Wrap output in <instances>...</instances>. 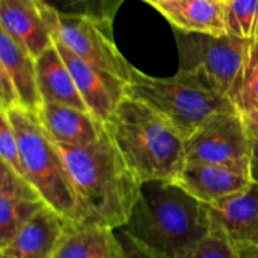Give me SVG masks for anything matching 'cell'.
<instances>
[{
    "instance_id": "1",
    "label": "cell",
    "mask_w": 258,
    "mask_h": 258,
    "mask_svg": "<svg viewBox=\"0 0 258 258\" xmlns=\"http://www.w3.org/2000/svg\"><path fill=\"white\" fill-rule=\"evenodd\" d=\"M57 147L77 198L80 222L122 228L142 183L125 163L107 130L94 144Z\"/></svg>"
},
{
    "instance_id": "2",
    "label": "cell",
    "mask_w": 258,
    "mask_h": 258,
    "mask_svg": "<svg viewBox=\"0 0 258 258\" xmlns=\"http://www.w3.org/2000/svg\"><path fill=\"white\" fill-rule=\"evenodd\" d=\"M209 207L175 181L150 180L141 190L127 224L132 240L165 258H177L210 233Z\"/></svg>"
},
{
    "instance_id": "3",
    "label": "cell",
    "mask_w": 258,
    "mask_h": 258,
    "mask_svg": "<svg viewBox=\"0 0 258 258\" xmlns=\"http://www.w3.org/2000/svg\"><path fill=\"white\" fill-rule=\"evenodd\" d=\"M104 125L141 183L178 178L187 162L186 139L150 106L125 97Z\"/></svg>"
},
{
    "instance_id": "4",
    "label": "cell",
    "mask_w": 258,
    "mask_h": 258,
    "mask_svg": "<svg viewBox=\"0 0 258 258\" xmlns=\"http://www.w3.org/2000/svg\"><path fill=\"white\" fill-rule=\"evenodd\" d=\"M127 97L139 100L169 121L184 139L215 115L237 110L198 74L180 68L172 77H153L132 67Z\"/></svg>"
},
{
    "instance_id": "5",
    "label": "cell",
    "mask_w": 258,
    "mask_h": 258,
    "mask_svg": "<svg viewBox=\"0 0 258 258\" xmlns=\"http://www.w3.org/2000/svg\"><path fill=\"white\" fill-rule=\"evenodd\" d=\"M5 112L18 138L24 178L39 192L48 207L68 221L80 222L77 198L63 157L41 125L36 113L21 106Z\"/></svg>"
},
{
    "instance_id": "6",
    "label": "cell",
    "mask_w": 258,
    "mask_h": 258,
    "mask_svg": "<svg viewBox=\"0 0 258 258\" xmlns=\"http://www.w3.org/2000/svg\"><path fill=\"white\" fill-rule=\"evenodd\" d=\"M177 41L180 68L198 74L216 92L233 101L245 80L257 42L231 35L213 36L194 32H183Z\"/></svg>"
},
{
    "instance_id": "7",
    "label": "cell",
    "mask_w": 258,
    "mask_h": 258,
    "mask_svg": "<svg viewBox=\"0 0 258 258\" xmlns=\"http://www.w3.org/2000/svg\"><path fill=\"white\" fill-rule=\"evenodd\" d=\"M186 160L230 165L249 172L251 138L237 110L212 116L186 138Z\"/></svg>"
},
{
    "instance_id": "8",
    "label": "cell",
    "mask_w": 258,
    "mask_h": 258,
    "mask_svg": "<svg viewBox=\"0 0 258 258\" xmlns=\"http://www.w3.org/2000/svg\"><path fill=\"white\" fill-rule=\"evenodd\" d=\"M53 39L60 41L70 51L86 63L128 82L132 65L112 39V21L86 15H60Z\"/></svg>"
},
{
    "instance_id": "9",
    "label": "cell",
    "mask_w": 258,
    "mask_h": 258,
    "mask_svg": "<svg viewBox=\"0 0 258 258\" xmlns=\"http://www.w3.org/2000/svg\"><path fill=\"white\" fill-rule=\"evenodd\" d=\"M57 18L39 0H0V29L35 59L54 44Z\"/></svg>"
},
{
    "instance_id": "10",
    "label": "cell",
    "mask_w": 258,
    "mask_h": 258,
    "mask_svg": "<svg viewBox=\"0 0 258 258\" xmlns=\"http://www.w3.org/2000/svg\"><path fill=\"white\" fill-rule=\"evenodd\" d=\"M54 45L65 60L89 113L100 122L107 124L127 97V82L86 63L60 41L54 39Z\"/></svg>"
},
{
    "instance_id": "11",
    "label": "cell",
    "mask_w": 258,
    "mask_h": 258,
    "mask_svg": "<svg viewBox=\"0 0 258 258\" xmlns=\"http://www.w3.org/2000/svg\"><path fill=\"white\" fill-rule=\"evenodd\" d=\"M207 207L212 222L210 228L224 234L239 255L258 252L257 184Z\"/></svg>"
},
{
    "instance_id": "12",
    "label": "cell",
    "mask_w": 258,
    "mask_h": 258,
    "mask_svg": "<svg viewBox=\"0 0 258 258\" xmlns=\"http://www.w3.org/2000/svg\"><path fill=\"white\" fill-rule=\"evenodd\" d=\"M175 183L207 206L245 192L254 184L251 174L243 169L230 165L195 162H186Z\"/></svg>"
},
{
    "instance_id": "13",
    "label": "cell",
    "mask_w": 258,
    "mask_h": 258,
    "mask_svg": "<svg viewBox=\"0 0 258 258\" xmlns=\"http://www.w3.org/2000/svg\"><path fill=\"white\" fill-rule=\"evenodd\" d=\"M47 207L39 192L9 166H0V248L38 212Z\"/></svg>"
},
{
    "instance_id": "14",
    "label": "cell",
    "mask_w": 258,
    "mask_h": 258,
    "mask_svg": "<svg viewBox=\"0 0 258 258\" xmlns=\"http://www.w3.org/2000/svg\"><path fill=\"white\" fill-rule=\"evenodd\" d=\"M68 222L51 207H44L0 248V258H53Z\"/></svg>"
},
{
    "instance_id": "15",
    "label": "cell",
    "mask_w": 258,
    "mask_h": 258,
    "mask_svg": "<svg viewBox=\"0 0 258 258\" xmlns=\"http://www.w3.org/2000/svg\"><path fill=\"white\" fill-rule=\"evenodd\" d=\"M36 116L47 135L57 145H89L98 141L106 132V125L89 112L63 104L42 103Z\"/></svg>"
},
{
    "instance_id": "16",
    "label": "cell",
    "mask_w": 258,
    "mask_h": 258,
    "mask_svg": "<svg viewBox=\"0 0 258 258\" xmlns=\"http://www.w3.org/2000/svg\"><path fill=\"white\" fill-rule=\"evenodd\" d=\"M53 258H127L118 230L70 221Z\"/></svg>"
},
{
    "instance_id": "17",
    "label": "cell",
    "mask_w": 258,
    "mask_h": 258,
    "mask_svg": "<svg viewBox=\"0 0 258 258\" xmlns=\"http://www.w3.org/2000/svg\"><path fill=\"white\" fill-rule=\"evenodd\" d=\"M0 68L11 77L20 106L36 113L42 106L38 88L36 59L20 47L6 32L0 29Z\"/></svg>"
},
{
    "instance_id": "18",
    "label": "cell",
    "mask_w": 258,
    "mask_h": 258,
    "mask_svg": "<svg viewBox=\"0 0 258 258\" xmlns=\"http://www.w3.org/2000/svg\"><path fill=\"white\" fill-rule=\"evenodd\" d=\"M36 74L42 103L63 104L89 112L54 44L36 59Z\"/></svg>"
},
{
    "instance_id": "19",
    "label": "cell",
    "mask_w": 258,
    "mask_h": 258,
    "mask_svg": "<svg viewBox=\"0 0 258 258\" xmlns=\"http://www.w3.org/2000/svg\"><path fill=\"white\" fill-rule=\"evenodd\" d=\"M159 11L181 32L227 35L224 0H175Z\"/></svg>"
},
{
    "instance_id": "20",
    "label": "cell",
    "mask_w": 258,
    "mask_h": 258,
    "mask_svg": "<svg viewBox=\"0 0 258 258\" xmlns=\"http://www.w3.org/2000/svg\"><path fill=\"white\" fill-rule=\"evenodd\" d=\"M227 35L258 42V0L225 2Z\"/></svg>"
},
{
    "instance_id": "21",
    "label": "cell",
    "mask_w": 258,
    "mask_h": 258,
    "mask_svg": "<svg viewBox=\"0 0 258 258\" xmlns=\"http://www.w3.org/2000/svg\"><path fill=\"white\" fill-rule=\"evenodd\" d=\"M60 15H86L112 21L124 0H39Z\"/></svg>"
},
{
    "instance_id": "22",
    "label": "cell",
    "mask_w": 258,
    "mask_h": 258,
    "mask_svg": "<svg viewBox=\"0 0 258 258\" xmlns=\"http://www.w3.org/2000/svg\"><path fill=\"white\" fill-rule=\"evenodd\" d=\"M177 258H240L237 249L218 230L210 233Z\"/></svg>"
},
{
    "instance_id": "23",
    "label": "cell",
    "mask_w": 258,
    "mask_h": 258,
    "mask_svg": "<svg viewBox=\"0 0 258 258\" xmlns=\"http://www.w3.org/2000/svg\"><path fill=\"white\" fill-rule=\"evenodd\" d=\"M0 157L3 165L9 166L14 172H17L20 177L24 178L18 138L6 112L2 109H0Z\"/></svg>"
},
{
    "instance_id": "24",
    "label": "cell",
    "mask_w": 258,
    "mask_h": 258,
    "mask_svg": "<svg viewBox=\"0 0 258 258\" xmlns=\"http://www.w3.org/2000/svg\"><path fill=\"white\" fill-rule=\"evenodd\" d=\"M237 112H243L251 107L258 106V42L254 48V56L251 60V65L246 71L245 80L233 100Z\"/></svg>"
},
{
    "instance_id": "25",
    "label": "cell",
    "mask_w": 258,
    "mask_h": 258,
    "mask_svg": "<svg viewBox=\"0 0 258 258\" xmlns=\"http://www.w3.org/2000/svg\"><path fill=\"white\" fill-rule=\"evenodd\" d=\"M0 109H11L15 106H20V98L17 94V89L11 80V77L0 68Z\"/></svg>"
},
{
    "instance_id": "26",
    "label": "cell",
    "mask_w": 258,
    "mask_h": 258,
    "mask_svg": "<svg viewBox=\"0 0 258 258\" xmlns=\"http://www.w3.org/2000/svg\"><path fill=\"white\" fill-rule=\"evenodd\" d=\"M118 234H119V239L125 248V252H127V258H165L159 254H154L151 251H148L147 248L141 246L139 243H136L135 240H132L125 233H122L121 230H118Z\"/></svg>"
},
{
    "instance_id": "27",
    "label": "cell",
    "mask_w": 258,
    "mask_h": 258,
    "mask_svg": "<svg viewBox=\"0 0 258 258\" xmlns=\"http://www.w3.org/2000/svg\"><path fill=\"white\" fill-rule=\"evenodd\" d=\"M251 139H258V106L239 112Z\"/></svg>"
},
{
    "instance_id": "28",
    "label": "cell",
    "mask_w": 258,
    "mask_h": 258,
    "mask_svg": "<svg viewBox=\"0 0 258 258\" xmlns=\"http://www.w3.org/2000/svg\"><path fill=\"white\" fill-rule=\"evenodd\" d=\"M249 174H251V180H252V183L258 186V139H251Z\"/></svg>"
},
{
    "instance_id": "29",
    "label": "cell",
    "mask_w": 258,
    "mask_h": 258,
    "mask_svg": "<svg viewBox=\"0 0 258 258\" xmlns=\"http://www.w3.org/2000/svg\"><path fill=\"white\" fill-rule=\"evenodd\" d=\"M145 2H148V3H151L154 8L160 9L162 6H165V5H169V3H172V2H175V0H145Z\"/></svg>"
},
{
    "instance_id": "30",
    "label": "cell",
    "mask_w": 258,
    "mask_h": 258,
    "mask_svg": "<svg viewBox=\"0 0 258 258\" xmlns=\"http://www.w3.org/2000/svg\"><path fill=\"white\" fill-rule=\"evenodd\" d=\"M240 258H258V252H252V254H245V255H240Z\"/></svg>"
},
{
    "instance_id": "31",
    "label": "cell",
    "mask_w": 258,
    "mask_h": 258,
    "mask_svg": "<svg viewBox=\"0 0 258 258\" xmlns=\"http://www.w3.org/2000/svg\"><path fill=\"white\" fill-rule=\"evenodd\" d=\"M224 2H225V0H224Z\"/></svg>"
},
{
    "instance_id": "32",
    "label": "cell",
    "mask_w": 258,
    "mask_h": 258,
    "mask_svg": "<svg viewBox=\"0 0 258 258\" xmlns=\"http://www.w3.org/2000/svg\"><path fill=\"white\" fill-rule=\"evenodd\" d=\"M225 2H227V0H225Z\"/></svg>"
}]
</instances>
